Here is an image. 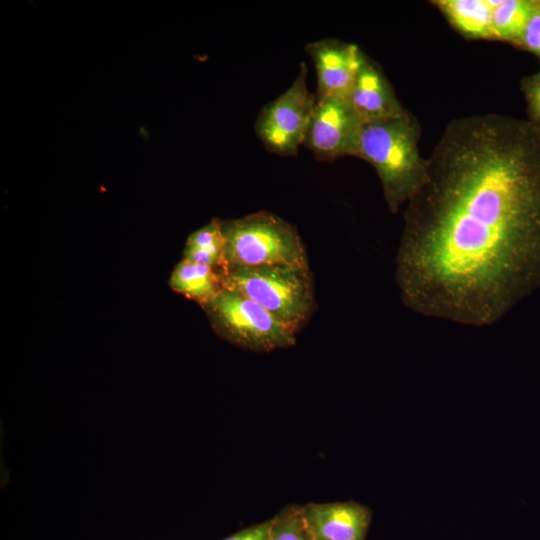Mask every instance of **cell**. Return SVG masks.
I'll return each instance as SVG.
<instances>
[{"label":"cell","instance_id":"9a60e30c","mask_svg":"<svg viewBox=\"0 0 540 540\" xmlns=\"http://www.w3.org/2000/svg\"><path fill=\"white\" fill-rule=\"evenodd\" d=\"M270 540H313L302 506H288L271 519Z\"/></svg>","mask_w":540,"mask_h":540},{"label":"cell","instance_id":"2e32d148","mask_svg":"<svg viewBox=\"0 0 540 540\" xmlns=\"http://www.w3.org/2000/svg\"><path fill=\"white\" fill-rule=\"evenodd\" d=\"M520 87L527 104L528 120L540 126V68L522 78Z\"/></svg>","mask_w":540,"mask_h":540},{"label":"cell","instance_id":"5bb4252c","mask_svg":"<svg viewBox=\"0 0 540 540\" xmlns=\"http://www.w3.org/2000/svg\"><path fill=\"white\" fill-rule=\"evenodd\" d=\"M540 0H501L492 13V40L517 45Z\"/></svg>","mask_w":540,"mask_h":540},{"label":"cell","instance_id":"7c38bea8","mask_svg":"<svg viewBox=\"0 0 540 540\" xmlns=\"http://www.w3.org/2000/svg\"><path fill=\"white\" fill-rule=\"evenodd\" d=\"M170 287L204 307L225 286L218 270L183 259L171 274Z\"/></svg>","mask_w":540,"mask_h":540},{"label":"cell","instance_id":"6da1fadb","mask_svg":"<svg viewBox=\"0 0 540 540\" xmlns=\"http://www.w3.org/2000/svg\"><path fill=\"white\" fill-rule=\"evenodd\" d=\"M407 202L396 283L413 312L482 327L540 287V126L451 121Z\"/></svg>","mask_w":540,"mask_h":540},{"label":"cell","instance_id":"30bf717a","mask_svg":"<svg viewBox=\"0 0 540 540\" xmlns=\"http://www.w3.org/2000/svg\"><path fill=\"white\" fill-rule=\"evenodd\" d=\"M313 540H365L372 512L353 501L302 506Z\"/></svg>","mask_w":540,"mask_h":540},{"label":"cell","instance_id":"5b68a950","mask_svg":"<svg viewBox=\"0 0 540 540\" xmlns=\"http://www.w3.org/2000/svg\"><path fill=\"white\" fill-rule=\"evenodd\" d=\"M217 332L230 343L254 352H270L296 343V334L247 296L224 287L206 306Z\"/></svg>","mask_w":540,"mask_h":540},{"label":"cell","instance_id":"9c48e42d","mask_svg":"<svg viewBox=\"0 0 540 540\" xmlns=\"http://www.w3.org/2000/svg\"><path fill=\"white\" fill-rule=\"evenodd\" d=\"M348 100L363 125L395 118L407 112L382 69L366 54Z\"/></svg>","mask_w":540,"mask_h":540},{"label":"cell","instance_id":"3957f363","mask_svg":"<svg viewBox=\"0 0 540 540\" xmlns=\"http://www.w3.org/2000/svg\"><path fill=\"white\" fill-rule=\"evenodd\" d=\"M224 286L254 300L297 334L316 310L309 265H227Z\"/></svg>","mask_w":540,"mask_h":540},{"label":"cell","instance_id":"ba28073f","mask_svg":"<svg viewBox=\"0 0 540 540\" xmlns=\"http://www.w3.org/2000/svg\"><path fill=\"white\" fill-rule=\"evenodd\" d=\"M306 51L317 73L316 98H348L365 54L359 46L326 38L308 43Z\"/></svg>","mask_w":540,"mask_h":540},{"label":"cell","instance_id":"8992f818","mask_svg":"<svg viewBox=\"0 0 540 540\" xmlns=\"http://www.w3.org/2000/svg\"><path fill=\"white\" fill-rule=\"evenodd\" d=\"M316 103V95L307 88V66L302 62L289 88L258 114L254 129L265 148L279 156H295L304 144Z\"/></svg>","mask_w":540,"mask_h":540},{"label":"cell","instance_id":"52a82bcc","mask_svg":"<svg viewBox=\"0 0 540 540\" xmlns=\"http://www.w3.org/2000/svg\"><path fill=\"white\" fill-rule=\"evenodd\" d=\"M362 127L348 98L317 99L304 145L320 161L357 157Z\"/></svg>","mask_w":540,"mask_h":540},{"label":"cell","instance_id":"277c9868","mask_svg":"<svg viewBox=\"0 0 540 540\" xmlns=\"http://www.w3.org/2000/svg\"><path fill=\"white\" fill-rule=\"evenodd\" d=\"M223 233L227 265H309L297 228L271 212L223 221Z\"/></svg>","mask_w":540,"mask_h":540},{"label":"cell","instance_id":"8fae6325","mask_svg":"<svg viewBox=\"0 0 540 540\" xmlns=\"http://www.w3.org/2000/svg\"><path fill=\"white\" fill-rule=\"evenodd\" d=\"M501 0H435L431 3L468 39H492V13Z\"/></svg>","mask_w":540,"mask_h":540},{"label":"cell","instance_id":"7a4b0ae2","mask_svg":"<svg viewBox=\"0 0 540 540\" xmlns=\"http://www.w3.org/2000/svg\"><path fill=\"white\" fill-rule=\"evenodd\" d=\"M420 125L408 111L398 117L365 124L357 157L372 165L391 213H397L426 178L427 160L418 149Z\"/></svg>","mask_w":540,"mask_h":540},{"label":"cell","instance_id":"ac0fdd59","mask_svg":"<svg viewBox=\"0 0 540 540\" xmlns=\"http://www.w3.org/2000/svg\"><path fill=\"white\" fill-rule=\"evenodd\" d=\"M271 519L243 529L224 540H270Z\"/></svg>","mask_w":540,"mask_h":540},{"label":"cell","instance_id":"e0dca14e","mask_svg":"<svg viewBox=\"0 0 540 540\" xmlns=\"http://www.w3.org/2000/svg\"><path fill=\"white\" fill-rule=\"evenodd\" d=\"M516 46L540 58V3L529 19Z\"/></svg>","mask_w":540,"mask_h":540},{"label":"cell","instance_id":"4fadbf2b","mask_svg":"<svg viewBox=\"0 0 540 540\" xmlns=\"http://www.w3.org/2000/svg\"><path fill=\"white\" fill-rule=\"evenodd\" d=\"M225 246L223 221L214 219L189 235L184 259L220 271L227 266Z\"/></svg>","mask_w":540,"mask_h":540}]
</instances>
